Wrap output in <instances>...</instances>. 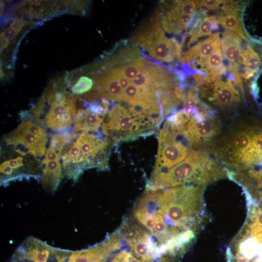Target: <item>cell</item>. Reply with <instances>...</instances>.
Masks as SVG:
<instances>
[{"label":"cell","instance_id":"6da1fadb","mask_svg":"<svg viewBox=\"0 0 262 262\" xmlns=\"http://www.w3.org/2000/svg\"><path fill=\"white\" fill-rule=\"evenodd\" d=\"M204 186L183 185L159 190L156 208L171 228L194 231L204 213Z\"/></svg>","mask_w":262,"mask_h":262},{"label":"cell","instance_id":"7a4b0ae2","mask_svg":"<svg viewBox=\"0 0 262 262\" xmlns=\"http://www.w3.org/2000/svg\"><path fill=\"white\" fill-rule=\"evenodd\" d=\"M226 175L225 170L207 154L192 150L182 162L150 178L146 190H162L188 183L204 186Z\"/></svg>","mask_w":262,"mask_h":262},{"label":"cell","instance_id":"3957f363","mask_svg":"<svg viewBox=\"0 0 262 262\" xmlns=\"http://www.w3.org/2000/svg\"><path fill=\"white\" fill-rule=\"evenodd\" d=\"M76 154L63 166L64 175L74 181L78 180L84 170L97 168H108L109 143L103 133L74 132Z\"/></svg>","mask_w":262,"mask_h":262},{"label":"cell","instance_id":"277c9868","mask_svg":"<svg viewBox=\"0 0 262 262\" xmlns=\"http://www.w3.org/2000/svg\"><path fill=\"white\" fill-rule=\"evenodd\" d=\"M75 102L76 99L70 93L65 99L59 100L53 97L51 91L48 88L31 112L42 125L53 131H63L74 124Z\"/></svg>","mask_w":262,"mask_h":262},{"label":"cell","instance_id":"5b68a950","mask_svg":"<svg viewBox=\"0 0 262 262\" xmlns=\"http://www.w3.org/2000/svg\"><path fill=\"white\" fill-rule=\"evenodd\" d=\"M103 118L102 131L115 141H127L150 134L154 129L125 107L113 104Z\"/></svg>","mask_w":262,"mask_h":262},{"label":"cell","instance_id":"8992f818","mask_svg":"<svg viewBox=\"0 0 262 262\" xmlns=\"http://www.w3.org/2000/svg\"><path fill=\"white\" fill-rule=\"evenodd\" d=\"M158 191H146L138 199L133 210V217L144 226L163 247L167 241L180 231L171 228L157 210Z\"/></svg>","mask_w":262,"mask_h":262},{"label":"cell","instance_id":"52a82bcc","mask_svg":"<svg viewBox=\"0 0 262 262\" xmlns=\"http://www.w3.org/2000/svg\"><path fill=\"white\" fill-rule=\"evenodd\" d=\"M130 252L142 262H153L161 255V246L134 217L123 218L118 228Z\"/></svg>","mask_w":262,"mask_h":262},{"label":"cell","instance_id":"ba28073f","mask_svg":"<svg viewBox=\"0 0 262 262\" xmlns=\"http://www.w3.org/2000/svg\"><path fill=\"white\" fill-rule=\"evenodd\" d=\"M3 141L22 156L29 154L39 159L46 152L48 136L43 128L27 119L6 135Z\"/></svg>","mask_w":262,"mask_h":262},{"label":"cell","instance_id":"9c48e42d","mask_svg":"<svg viewBox=\"0 0 262 262\" xmlns=\"http://www.w3.org/2000/svg\"><path fill=\"white\" fill-rule=\"evenodd\" d=\"M178 135L166 121L159 134L157 159L151 178L181 163L188 155L189 151L185 142L177 139Z\"/></svg>","mask_w":262,"mask_h":262},{"label":"cell","instance_id":"30bf717a","mask_svg":"<svg viewBox=\"0 0 262 262\" xmlns=\"http://www.w3.org/2000/svg\"><path fill=\"white\" fill-rule=\"evenodd\" d=\"M198 92L203 99L222 109L233 108L240 101L231 81L225 82L219 76H207L199 84Z\"/></svg>","mask_w":262,"mask_h":262},{"label":"cell","instance_id":"8fae6325","mask_svg":"<svg viewBox=\"0 0 262 262\" xmlns=\"http://www.w3.org/2000/svg\"><path fill=\"white\" fill-rule=\"evenodd\" d=\"M254 134L252 129L248 127L231 131L221 139L215 150L216 155L224 163L238 167Z\"/></svg>","mask_w":262,"mask_h":262},{"label":"cell","instance_id":"7c38bea8","mask_svg":"<svg viewBox=\"0 0 262 262\" xmlns=\"http://www.w3.org/2000/svg\"><path fill=\"white\" fill-rule=\"evenodd\" d=\"M219 130V125L211 112L202 111L192 115L183 135L191 147L197 148L210 142Z\"/></svg>","mask_w":262,"mask_h":262},{"label":"cell","instance_id":"4fadbf2b","mask_svg":"<svg viewBox=\"0 0 262 262\" xmlns=\"http://www.w3.org/2000/svg\"><path fill=\"white\" fill-rule=\"evenodd\" d=\"M123 239L118 229L101 242L90 247L73 251L66 262H106L122 246Z\"/></svg>","mask_w":262,"mask_h":262},{"label":"cell","instance_id":"5bb4252c","mask_svg":"<svg viewBox=\"0 0 262 262\" xmlns=\"http://www.w3.org/2000/svg\"><path fill=\"white\" fill-rule=\"evenodd\" d=\"M220 39L219 33H216L198 42L181 56V62L192 63L196 61L202 69L207 57L220 47Z\"/></svg>","mask_w":262,"mask_h":262},{"label":"cell","instance_id":"9a60e30c","mask_svg":"<svg viewBox=\"0 0 262 262\" xmlns=\"http://www.w3.org/2000/svg\"><path fill=\"white\" fill-rule=\"evenodd\" d=\"M223 12L217 18L218 22L227 31L238 34L243 40L247 41L250 39L243 26L240 14V5L236 2L230 0L224 5Z\"/></svg>","mask_w":262,"mask_h":262},{"label":"cell","instance_id":"2e32d148","mask_svg":"<svg viewBox=\"0 0 262 262\" xmlns=\"http://www.w3.org/2000/svg\"><path fill=\"white\" fill-rule=\"evenodd\" d=\"M147 51L152 57L161 62L171 63L176 58L181 61V46L175 38L169 39L164 35Z\"/></svg>","mask_w":262,"mask_h":262},{"label":"cell","instance_id":"e0dca14e","mask_svg":"<svg viewBox=\"0 0 262 262\" xmlns=\"http://www.w3.org/2000/svg\"><path fill=\"white\" fill-rule=\"evenodd\" d=\"M258 49L248 44L243 49L241 60L242 76L245 79L257 75L262 68V45Z\"/></svg>","mask_w":262,"mask_h":262},{"label":"cell","instance_id":"ac0fdd59","mask_svg":"<svg viewBox=\"0 0 262 262\" xmlns=\"http://www.w3.org/2000/svg\"><path fill=\"white\" fill-rule=\"evenodd\" d=\"M60 161L43 160L41 161V182L45 190L50 193L56 191L63 177Z\"/></svg>","mask_w":262,"mask_h":262},{"label":"cell","instance_id":"d6986e66","mask_svg":"<svg viewBox=\"0 0 262 262\" xmlns=\"http://www.w3.org/2000/svg\"><path fill=\"white\" fill-rule=\"evenodd\" d=\"M242 38L236 33L226 30L222 34L220 39L221 49L223 57L234 64L241 59L243 51Z\"/></svg>","mask_w":262,"mask_h":262},{"label":"cell","instance_id":"ffe728a7","mask_svg":"<svg viewBox=\"0 0 262 262\" xmlns=\"http://www.w3.org/2000/svg\"><path fill=\"white\" fill-rule=\"evenodd\" d=\"M103 116L92 113L82 108L76 110L73 131L100 133L98 131L103 120Z\"/></svg>","mask_w":262,"mask_h":262},{"label":"cell","instance_id":"44dd1931","mask_svg":"<svg viewBox=\"0 0 262 262\" xmlns=\"http://www.w3.org/2000/svg\"><path fill=\"white\" fill-rule=\"evenodd\" d=\"M218 24L217 18L214 16H206L202 20H196L190 32V37L187 47H189L199 37L212 34L213 32L217 29Z\"/></svg>","mask_w":262,"mask_h":262},{"label":"cell","instance_id":"7402d4cb","mask_svg":"<svg viewBox=\"0 0 262 262\" xmlns=\"http://www.w3.org/2000/svg\"><path fill=\"white\" fill-rule=\"evenodd\" d=\"M211 76H219L223 74L226 68L223 63V56L220 47L217 48L206 59L202 69Z\"/></svg>","mask_w":262,"mask_h":262},{"label":"cell","instance_id":"603a6c76","mask_svg":"<svg viewBox=\"0 0 262 262\" xmlns=\"http://www.w3.org/2000/svg\"><path fill=\"white\" fill-rule=\"evenodd\" d=\"M126 78L131 80L140 71L141 68L138 60L116 67Z\"/></svg>","mask_w":262,"mask_h":262},{"label":"cell","instance_id":"cb8c5ba5","mask_svg":"<svg viewBox=\"0 0 262 262\" xmlns=\"http://www.w3.org/2000/svg\"><path fill=\"white\" fill-rule=\"evenodd\" d=\"M93 84L91 78L85 76H81L71 87V91L75 94H82L89 91Z\"/></svg>","mask_w":262,"mask_h":262},{"label":"cell","instance_id":"d4e9b609","mask_svg":"<svg viewBox=\"0 0 262 262\" xmlns=\"http://www.w3.org/2000/svg\"><path fill=\"white\" fill-rule=\"evenodd\" d=\"M109 262H142L136 258L126 249H122L117 252L110 258Z\"/></svg>","mask_w":262,"mask_h":262},{"label":"cell","instance_id":"484cf974","mask_svg":"<svg viewBox=\"0 0 262 262\" xmlns=\"http://www.w3.org/2000/svg\"><path fill=\"white\" fill-rule=\"evenodd\" d=\"M131 83L140 89H153L148 78L144 72L140 71L132 80Z\"/></svg>","mask_w":262,"mask_h":262},{"label":"cell","instance_id":"4316f807","mask_svg":"<svg viewBox=\"0 0 262 262\" xmlns=\"http://www.w3.org/2000/svg\"><path fill=\"white\" fill-rule=\"evenodd\" d=\"M179 10L182 14L195 15L196 13V5L193 0H179L175 4Z\"/></svg>","mask_w":262,"mask_h":262},{"label":"cell","instance_id":"83f0119b","mask_svg":"<svg viewBox=\"0 0 262 262\" xmlns=\"http://www.w3.org/2000/svg\"><path fill=\"white\" fill-rule=\"evenodd\" d=\"M246 232L253 236L258 243L262 246V225L250 221Z\"/></svg>","mask_w":262,"mask_h":262},{"label":"cell","instance_id":"f1b7e54d","mask_svg":"<svg viewBox=\"0 0 262 262\" xmlns=\"http://www.w3.org/2000/svg\"><path fill=\"white\" fill-rule=\"evenodd\" d=\"M229 0H195L196 6L203 7L209 10L217 9L221 5H224Z\"/></svg>","mask_w":262,"mask_h":262},{"label":"cell","instance_id":"f546056e","mask_svg":"<svg viewBox=\"0 0 262 262\" xmlns=\"http://www.w3.org/2000/svg\"><path fill=\"white\" fill-rule=\"evenodd\" d=\"M109 71L117 79L122 89L125 90L130 84L131 81L125 77L116 68H112Z\"/></svg>","mask_w":262,"mask_h":262},{"label":"cell","instance_id":"4dcf8cb0","mask_svg":"<svg viewBox=\"0 0 262 262\" xmlns=\"http://www.w3.org/2000/svg\"><path fill=\"white\" fill-rule=\"evenodd\" d=\"M18 33V32L10 27L5 29L0 34V37L6 41L10 42L13 40Z\"/></svg>","mask_w":262,"mask_h":262},{"label":"cell","instance_id":"1f68e13d","mask_svg":"<svg viewBox=\"0 0 262 262\" xmlns=\"http://www.w3.org/2000/svg\"><path fill=\"white\" fill-rule=\"evenodd\" d=\"M24 25V23L18 17H15L10 24L11 28H13L19 33Z\"/></svg>","mask_w":262,"mask_h":262},{"label":"cell","instance_id":"d6a6232c","mask_svg":"<svg viewBox=\"0 0 262 262\" xmlns=\"http://www.w3.org/2000/svg\"><path fill=\"white\" fill-rule=\"evenodd\" d=\"M176 259L168 254L161 255L156 262H174Z\"/></svg>","mask_w":262,"mask_h":262},{"label":"cell","instance_id":"836d02e7","mask_svg":"<svg viewBox=\"0 0 262 262\" xmlns=\"http://www.w3.org/2000/svg\"><path fill=\"white\" fill-rule=\"evenodd\" d=\"M9 43L10 42L6 41L2 37H0V50H3L6 48Z\"/></svg>","mask_w":262,"mask_h":262}]
</instances>
